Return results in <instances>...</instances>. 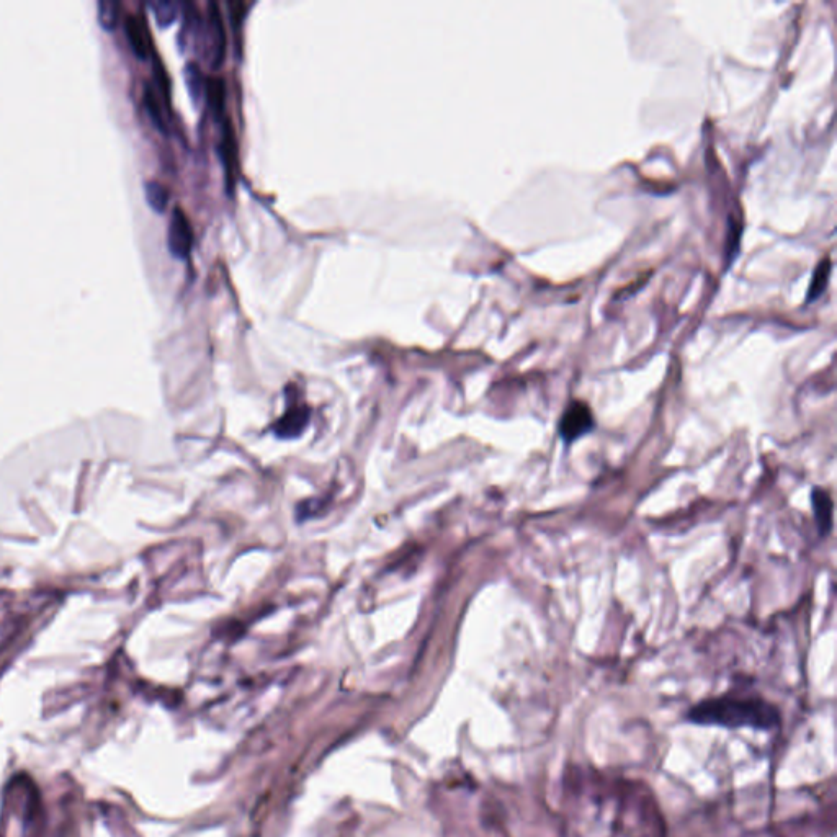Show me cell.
Instances as JSON below:
<instances>
[{
    "mask_svg": "<svg viewBox=\"0 0 837 837\" xmlns=\"http://www.w3.org/2000/svg\"><path fill=\"white\" fill-rule=\"evenodd\" d=\"M206 90H208V95H210V102L215 108V112L218 115H221L224 110V100H226V94H224V82L221 81L220 77H211L210 82L206 84Z\"/></svg>",
    "mask_w": 837,
    "mask_h": 837,
    "instance_id": "11",
    "label": "cell"
},
{
    "mask_svg": "<svg viewBox=\"0 0 837 837\" xmlns=\"http://www.w3.org/2000/svg\"><path fill=\"white\" fill-rule=\"evenodd\" d=\"M829 274H831V260H829V257H826V259L821 260L820 265L816 267L815 278H813L810 293H808V298H806V300H816V298L823 293L824 288H826V283H828Z\"/></svg>",
    "mask_w": 837,
    "mask_h": 837,
    "instance_id": "9",
    "label": "cell"
},
{
    "mask_svg": "<svg viewBox=\"0 0 837 837\" xmlns=\"http://www.w3.org/2000/svg\"><path fill=\"white\" fill-rule=\"evenodd\" d=\"M596 429V417L591 406L574 399L566 406L558 422V434L564 444L571 445L584 435L591 434Z\"/></svg>",
    "mask_w": 837,
    "mask_h": 837,
    "instance_id": "2",
    "label": "cell"
},
{
    "mask_svg": "<svg viewBox=\"0 0 837 837\" xmlns=\"http://www.w3.org/2000/svg\"><path fill=\"white\" fill-rule=\"evenodd\" d=\"M193 244L192 224L180 206L172 211L169 228H167V246L175 257L184 259L190 254Z\"/></svg>",
    "mask_w": 837,
    "mask_h": 837,
    "instance_id": "3",
    "label": "cell"
},
{
    "mask_svg": "<svg viewBox=\"0 0 837 837\" xmlns=\"http://www.w3.org/2000/svg\"><path fill=\"white\" fill-rule=\"evenodd\" d=\"M185 77H187V86L190 89V94L193 95V99L198 100V97L203 95V90H205L202 71H200L197 64L188 63L187 68H185Z\"/></svg>",
    "mask_w": 837,
    "mask_h": 837,
    "instance_id": "12",
    "label": "cell"
},
{
    "mask_svg": "<svg viewBox=\"0 0 837 837\" xmlns=\"http://www.w3.org/2000/svg\"><path fill=\"white\" fill-rule=\"evenodd\" d=\"M229 9H231V18H233V23L238 27L239 22H241V18L244 17V9H246V5L242 4V2H231L229 4Z\"/></svg>",
    "mask_w": 837,
    "mask_h": 837,
    "instance_id": "14",
    "label": "cell"
},
{
    "mask_svg": "<svg viewBox=\"0 0 837 837\" xmlns=\"http://www.w3.org/2000/svg\"><path fill=\"white\" fill-rule=\"evenodd\" d=\"M687 720L695 725L772 730L780 725V712L761 697L726 694L697 703L687 713Z\"/></svg>",
    "mask_w": 837,
    "mask_h": 837,
    "instance_id": "1",
    "label": "cell"
},
{
    "mask_svg": "<svg viewBox=\"0 0 837 837\" xmlns=\"http://www.w3.org/2000/svg\"><path fill=\"white\" fill-rule=\"evenodd\" d=\"M149 7L153 9L154 17L161 25H169L179 15V4L174 0H154Z\"/></svg>",
    "mask_w": 837,
    "mask_h": 837,
    "instance_id": "8",
    "label": "cell"
},
{
    "mask_svg": "<svg viewBox=\"0 0 837 837\" xmlns=\"http://www.w3.org/2000/svg\"><path fill=\"white\" fill-rule=\"evenodd\" d=\"M811 506H813L818 532L821 537H826L833 530V497L826 489L815 488L811 493Z\"/></svg>",
    "mask_w": 837,
    "mask_h": 837,
    "instance_id": "5",
    "label": "cell"
},
{
    "mask_svg": "<svg viewBox=\"0 0 837 837\" xmlns=\"http://www.w3.org/2000/svg\"><path fill=\"white\" fill-rule=\"evenodd\" d=\"M144 192H146V200L149 205L153 206L156 211H164L169 203V188L159 182V180H148L144 184Z\"/></svg>",
    "mask_w": 837,
    "mask_h": 837,
    "instance_id": "7",
    "label": "cell"
},
{
    "mask_svg": "<svg viewBox=\"0 0 837 837\" xmlns=\"http://www.w3.org/2000/svg\"><path fill=\"white\" fill-rule=\"evenodd\" d=\"M126 33H128L131 46L135 48L136 54L146 56L149 51L148 33H146L143 22L135 15H128V18H126Z\"/></svg>",
    "mask_w": 837,
    "mask_h": 837,
    "instance_id": "6",
    "label": "cell"
},
{
    "mask_svg": "<svg viewBox=\"0 0 837 837\" xmlns=\"http://www.w3.org/2000/svg\"><path fill=\"white\" fill-rule=\"evenodd\" d=\"M208 36H210L211 64L218 66L226 54V30L220 7L215 2L208 4Z\"/></svg>",
    "mask_w": 837,
    "mask_h": 837,
    "instance_id": "4",
    "label": "cell"
},
{
    "mask_svg": "<svg viewBox=\"0 0 837 837\" xmlns=\"http://www.w3.org/2000/svg\"><path fill=\"white\" fill-rule=\"evenodd\" d=\"M146 103H148L149 112L153 115L154 120L162 125V113L159 102H157L156 95L153 94V89H146Z\"/></svg>",
    "mask_w": 837,
    "mask_h": 837,
    "instance_id": "13",
    "label": "cell"
},
{
    "mask_svg": "<svg viewBox=\"0 0 837 837\" xmlns=\"http://www.w3.org/2000/svg\"><path fill=\"white\" fill-rule=\"evenodd\" d=\"M118 2L115 0H99L97 2V14L103 28H113L118 22Z\"/></svg>",
    "mask_w": 837,
    "mask_h": 837,
    "instance_id": "10",
    "label": "cell"
}]
</instances>
